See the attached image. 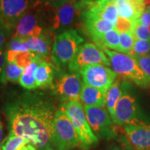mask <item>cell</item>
<instances>
[{"label": "cell", "mask_w": 150, "mask_h": 150, "mask_svg": "<svg viewBox=\"0 0 150 150\" xmlns=\"http://www.w3.org/2000/svg\"><path fill=\"white\" fill-rule=\"evenodd\" d=\"M57 110L53 100L41 92L15 95L3 107L9 135L23 137L38 150H45L50 145Z\"/></svg>", "instance_id": "cell-1"}, {"label": "cell", "mask_w": 150, "mask_h": 150, "mask_svg": "<svg viewBox=\"0 0 150 150\" xmlns=\"http://www.w3.org/2000/svg\"><path fill=\"white\" fill-rule=\"evenodd\" d=\"M104 52L109 59L112 70L117 75L142 88H150V76L142 71L132 56L106 48Z\"/></svg>", "instance_id": "cell-2"}, {"label": "cell", "mask_w": 150, "mask_h": 150, "mask_svg": "<svg viewBox=\"0 0 150 150\" xmlns=\"http://www.w3.org/2000/svg\"><path fill=\"white\" fill-rule=\"evenodd\" d=\"M50 145L56 150H72L81 145L72 122L61 106L54 118Z\"/></svg>", "instance_id": "cell-3"}, {"label": "cell", "mask_w": 150, "mask_h": 150, "mask_svg": "<svg viewBox=\"0 0 150 150\" xmlns=\"http://www.w3.org/2000/svg\"><path fill=\"white\" fill-rule=\"evenodd\" d=\"M61 107L72 122L82 148L87 150L97 145L99 140L90 127L81 103L79 101L67 102L62 104Z\"/></svg>", "instance_id": "cell-4"}, {"label": "cell", "mask_w": 150, "mask_h": 150, "mask_svg": "<svg viewBox=\"0 0 150 150\" xmlns=\"http://www.w3.org/2000/svg\"><path fill=\"white\" fill-rule=\"evenodd\" d=\"M83 39L74 29H67L54 39L51 59L58 66L68 65L76 54Z\"/></svg>", "instance_id": "cell-5"}, {"label": "cell", "mask_w": 150, "mask_h": 150, "mask_svg": "<svg viewBox=\"0 0 150 150\" xmlns=\"http://www.w3.org/2000/svg\"><path fill=\"white\" fill-rule=\"evenodd\" d=\"M128 82H122V93L115 108V124L120 126L145 125L136 99L130 92Z\"/></svg>", "instance_id": "cell-6"}, {"label": "cell", "mask_w": 150, "mask_h": 150, "mask_svg": "<svg viewBox=\"0 0 150 150\" xmlns=\"http://www.w3.org/2000/svg\"><path fill=\"white\" fill-rule=\"evenodd\" d=\"M84 110L90 127L98 139L111 140L117 136L115 123L105 107L84 105Z\"/></svg>", "instance_id": "cell-7"}, {"label": "cell", "mask_w": 150, "mask_h": 150, "mask_svg": "<svg viewBox=\"0 0 150 150\" xmlns=\"http://www.w3.org/2000/svg\"><path fill=\"white\" fill-rule=\"evenodd\" d=\"M93 65L110 66L109 59L104 52L92 43H85L80 46L68 64V68L71 72H80L83 67Z\"/></svg>", "instance_id": "cell-8"}, {"label": "cell", "mask_w": 150, "mask_h": 150, "mask_svg": "<svg viewBox=\"0 0 150 150\" xmlns=\"http://www.w3.org/2000/svg\"><path fill=\"white\" fill-rule=\"evenodd\" d=\"M83 83L79 72H71L62 75L52 86L53 94L64 103L80 100Z\"/></svg>", "instance_id": "cell-9"}, {"label": "cell", "mask_w": 150, "mask_h": 150, "mask_svg": "<svg viewBox=\"0 0 150 150\" xmlns=\"http://www.w3.org/2000/svg\"><path fill=\"white\" fill-rule=\"evenodd\" d=\"M79 73L84 84L107 91L117 78V74L113 70L103 65L86 66Z\"/></svg>", "instance_id": "cell-10"}, {"label": "cell", "mask_w": 150, "mask_h": 150, "mask_svg": "<svg viewBox=\"0 0 150 150\" xmlns=\"http://www.w3.org/2000/svg\"><path fill=\"white\" fill-rule=\"evenodd\" d=\"M85 5L86 0H66L59 7L53 9L51 29L59 31L72 24L79 12L84 8Z\"/></svg>", "instance_id": "cell-11"}, {"label": "cell", "mask_w": 150, "mask_h": 150, "mask_svg": "<svg viewBox=\"0 0 150 150\" xmlns=\"http://www.w3.org/2000/svg\"><path fill=\"white\" fill-rule=\"evenodd\" d=\"M83 16L102 19L115 25L119 17L117 0H86Z\"/></svg>", "instance_id": "cell-12"}, {"label": "cell", "mask_w": 150, "mask_h": 150, "mask_svg": "<svg viewBox=\"0 0 150 150\" xmlns=\"http://www.w3.org/2000/svg\"><path fill=\"white\" fill-rule=\"evenodd\" d=\"M48 32L42 25L40 16L35 13H26L16 23V31L13 37L28 38L40 36Z\"/></svg>", "instance_id": "cell-13"}, {"label": "cell", "mask_w": 150, "mask_h": 150, "mask_svg": "<svg viewBox=\"0 0 150 150\" xmlns=\"http://www.w3.org/2000/svg\"><path fill=\"white\" fill-rule=\"evenodd\" d=\"M31 4V0H0V16L5 23L16 24Z\"/></svg>", "instance_id": "cell-14"}, {"label": "cell", "mask_w": 150, "mask_h": 150, "mask_svg": "<svg viewBox=\"0 0 150 150\" xmlns=\"http://www.w3.org/2000/svg\"><path fill=\"white\" fill-rule=\"evenodd\" d=\"M125 133L129 141L137 150H150V125H127Z\"/></svg>", "instance_id": "cell-15"}, {"label": "cell", "mask_w": 150, "mask_h": 150, "mask_svg": "<svg viewBox=\"0 0 150 150\" xmlns=\"http://www.w3.org/2000/svg\"><path fill=\"white\" fill-rule=\"evenodd\" d=\"M106 94L107 91L106 90L97 88L83 83L80 95V100L87 106L105 107Z\"/></svg>", "instance_id": "cell-16"}, {"label": "cell", "mask_w": 150, "mask_h": 150, "mask_svg": "<svg viewBox=\"0 0 150 150\" xmlns=\"http://www.w3.org/2000/svg\"><path fill=\"white\" fill-rule=\"evenodd\" d=\"M30 51L42 58H47L51 55V40L48 33L41 35L40 36L31 37L26 38Z\"/></svg>", "instance_id": "cell-17"}, {"label": "cell", "mask_w": 150, "mask_h": 150, "mask_svg": "<svg viewBox=\"0 0 150 150\" xmlns=\"http://www.w3.org/2000/svg\"><path fill=\"white\" fill-rule=\"evenodd\" d=\"M54 65L43 60L40 62L35 73V78L38 88H48L53 85L54 76Z\"/></svg>", "instance_id": "cell-18"}, {"label": "cell", "mask_w": 150, "mask_h": 150, "mask_svg": "<svg viewBox=\"0 0 150 150\" xmlns=\"http://www.w3.org/2000/svg\"><path fill=\"white\" fill-rule=\"evenodd\" d=\"M83 16L84 24L88 33L92 38L102 33L108 32L115 29V25L102 19L94 18L91 16Z\"/></svg>", "instance_id": "cell-19"}, {"label": "cell", "mask_w": 150, "mask_h": 150, "mask_svg": "<svg viewBox=\"0 0 150 150\" xmlns=\"http://www.w3.org/2000/svg\"><path fill=\"white\" fill-rule=\"evenodd\" d=\"M44 58L36 54L34 59L30 65L24 68V72L19 80V83L24 89L32 91L38 88L36 81L35 78V73L40 62L43 61Z\"/></svg>", "instance_id": "cell-20"}, {"label": "cell", "mask_w": 150, "mask_h": 150, "mask_svg": "<svg viewBox=\"0 0 150 150\" xmlns=\"http://www.w3.org/2000/svg\"><path fill=\"white\" fill-rule=\"evenodd\" d=\"M122 90V83L119 79H116L108 90L106 94V107L112 120L115 124V108L118 100L120 98Z\"/></svg>", "instance_id": "cell-21"}, {"label": "cell", "mask_w": 150, "mask_h": 150, "mask_svg": "<svg viewBox=\"0 0 150 150\" xmlns=\"http://www.w3.org/2000/svg\"><path fill=\"white\" fill-rule=\"evenodd\" d=\"M93 39L99 47L120 51V33L115 29L99 34Z\"/></svg>", "instance_id": "cell-22"}, {"label": "cell", "mask_w": 150, "mask_h": 150, "mask_svg": "<svg viewBox=\"0 0 150 150\" xmlns=\"http://www.w3.org/2000/svg\"><path fill=\"white\" fill-rule=\"evenodd\" d=\"M36 54L31 52H13L7 50L5 52V61L14 63L24 69L31 64Z\"/></svg>", "instance_id": "cell-23"}, {"label": "cell", "mask_w": 150, "mask_h": 150, "mask_svg": "<svg viewBox=\"0 0 150 150\" xmlns=\"http://www.w3.org/2000/svg\"><path fill=\"white\" fill-rule=\"evenodd\" d=\"M24 69L18 66L14 63H6L4 73V82L11 81L12 83H18L23 74Z\"/></svg>", "instance_id": "cell-24"}, {"label": "cell", "mask_w": 150, "mask_h": 150, "mask_svg": "<svg viewBox=\"0 0 150 150\" xmlns=\"http://www.w3.org/2000/svg\"><path fill=\"white\" fill-rule=\"evenodd\" d=\"M29 143V140L23 137L9 135L1 142L0 150H20L24 145Z\"/></svg>", "instance_id": "cell-25"}, {"label": "cell", "mask_w": 150, "mask_h": 150, "mask_svg": "<svg viewBox=\"0 0 150 150\" xmlns=\"http://www.w3.org/2000/svg\"><path fill=\"white\" fill-rule=\"evenodd\" d=\"M135 40L134 34L132 33H120V51L123 54H130L134 49Z\"/></svg>", "instance_id": "cell-26"}, {"label": "cell", "mask_w": 150, "mask_h": 150, "mask_svg": "<svg viewBox=\"0 0 150 150\" xmlns=\"http://www.w3.org/2000/svg\"><path fill=\"white\" fill-rule=\"evenodd\" d=\"M136 22L131 21L122 17H118L117 22L115 24V29L119 33H134Z\"/></svg>", "instance_id": "cell-27"}, {"label": "cell", "mask_w": 150, "mask_h": 150, "mask_svg": "<svg viewBox=\"0 0 150 150\" xmlns=\"http://www.w3.org/2000/svg\"><path fill=\"white\" fill-rule=\"evenodd\" d=\"M13 52H31L26 40V38L19 37H13L8 43V49Z\"/></svg>", "instance_id": "cell-28"}, {"label": "cell", "mask_w": 150, "mask_h": 150, "mask_svg": "<svg viewBox=\"0 0 150 150\" xmlns=\"http://www.w3.org/2000/svg\"><path fill=\"white\" fill-rule=\"evenodd\" d=\"M66 0H31L33 8H50L54 9L59 7Z\"/></svg>", "instance_id": "cell-29"}, {"label": "cell", "mask_w": 150, "mask_h": 150, "mask_svg": "<svg viewBox=\"0 0 150 150\" xmlns=\"http://www.w3.org/2000/svg\"><path fill=\"white\" fill-rule=\"evenodd\" d=\"M150 52V41L140 40L136 39L134 49L130 54H136L139 55H145Z\"/></svg>", "instance_id": "cell-30"}, {"label": "cell", "mask_w": 150, "mask_h": 150, "mask_svg": "<svg viewBox=\"0 0 150 150\" xmlns=\"http://www.w3.org/2000/svg\"><path fill=\"white\" fill-rule=\"evenodd\" d=\"M130 55L134 58L142 71L150 76V58L149 56L147 54L139 55V54H130Z\"/></svg>", "instance_id": "cell-31"}, {"label": "cell", "mask_w": 150, "mask_h": 150, "mask_svg": "<svg viewBox=\"0 0 150 150\" xmlns=\"http://www.w3.org/2000/svg\"><path fill=\"white\" fill-rule=\"evenodd\" d=\"M134 34L137 40L150 41V30L136 22Z\"/></svg>", "instance_id": "cell-32"}, {"label": "cell", "mask_w": 150, "mask_h": 150, "mask_svg": "<svg viewBox=\"0 0 150 150\" xmlns=\"http://www.w3.org/2000/svg\"><path fill=\"white\" fill-rule=\"evenodd\" d=\"M10 31L11 30L9 24H4L0 26V50L4 48V46Z\"/></svg>", "instance_id": "cell-33"}, {"label": "cell", "mask_w": 150, "mask_h": 150, "mask_svg": "<svg viewBox=\"0 0 150 150\" xmlns=\"http://www.w3.org/2000/svg\"><path fill=\"white\" fill-rule=\"evenodd\" d=\"M5 63V53L4 52V49H1L0 50V85L5 83L4 79Z\"/></svg>", "instance_id": "cell-34"}, {"label": "cell", "mask_w": 150, "mask_h": 150, "mask_svg": "<svg viewBox=\"0 0 150 150\" xmlns=\"http://www.w3.org/2000/svg\"><path fill=\"white\" fill-rule=\"evenodd\" d=\"M136 22H138V24H141L143 27H145L149 29L150 27V16L148 11L145 10V12L140 17V18L138 20H137Z\"/></svg>", "instance_id": "cell-35"}, {"label": "cell", "mask_w": 150, "mask_h": 150, "mask_svg": "<svg viewBox=\"0 0 150 150\" xmlns=\"http://www.w3.org/2000/svg\"><path fill=\"white\" fill-rule=\"evenodd\" d=\"M106 150H127L124 145L122 141L120 138V144L112 143L109 145L106 148Z\"/></svg>", "instance_id": "cell-36"}, {"label": "cell", "mask_w": 150, "mask_h": 150, "mask_svg": "<svg viewBox=\"0 0 150 150\" xmlns=\"http://www.w3.org/2000/svg\"><path fill=\"white\" fill-rule=\"evenodd\" d=\"M120 139L122 141L124 145H125L127 150H137L134 147V146L131 145V142L129 141L128 138H127V137H125V136H121Z\"/></svg>", "instance_id": "cell-37"}, {"label": "cell", "mask_w": 150, "mask_h": 150, "mask_svg": "<svg viewBox=\"0 0 150 150\" xmlns=\"http://www.w3.org/2000/svg\"><path fill=\"white\" fill-rule=\"evenodd\" d=\"M20 150H37V149L33 145L27 144V145H24V147H22Z\"/></svg>", "instance_id": "cell-38"}, {"label": "cell", "mask_w": 150, "mask_h": 150, "mask_svg": "<svg viewBox=\"0 0 150 150\" xmlns=\"http://www.w3.org/2000/svg\"><path fill=\"white\" fill-rule=\"evenodd\" d=\"M2 138H3V124L1 122V118H0V145L2 142Z\"/></svg>", "instance_id": "cell-39"}, {"label": "cell", "mask_w": 150, "mask_h": 150, "mask_svg": "<svg viewBox=\"0 0 150 150\" xmlns=\"http://www.w3.org/2000/svg\"><path fill=\"white\" fill-rule=\"evenodd\" d=\"M45 150H56V149H54V148L52 147V146L51 145H50L47 146V147L46 148Z\"/></svg>", "instance_id": "cell-40"}, {"label": "cell", "mask_w": 150, "mask_h": 150, "mask_svg": "<svg viewBox=\"0 0 150 150\" xmlns=\"http://www.w3.org/2000/svg\"><path fill=\"white\" fill-rule=\"evenodd\" d=\"M6 24V23H5L4 21L3 18H1V16H0V26L2 25V24Z\"/></svg>", "instance_id": "cell-41"}, {"label": "cell", "mask_w": 150, "mask_h": 150, "mask_svg": "<svg viewBox=\"0 0 150 150\" xmlns=\"http://www.w3.org/2000/svg\"><path fill=\"white\" fill-rule=\"evenodd\" d=\"M147 10H150V5L148 6V8H147Z\"/></svg>", "instance_id": "cell-42"}, {"label": "cell", "mask_w": 150, "mask_h": 150, "mask_svg": "<svg viewBox=\"0 0 150 150\" xmlns=\"http://www.w3.org/2000/svg\"><path fill=\"white\" fill-rule=\"evenodd\" d=\"M147 11H148V13H149V16H150V10H147Z\"/></svg>", "instance_id": "cell-43"}, {"label": "cell", "mask_w": 150, "mask_h": 150, "mask_svg": "<svg viewBox=\"0 0 150 150\" xmlns=\"http://www.w3.org/2000/svg\"><path fill=\"white\" fill-rule=\"evenodd\" d=\"M147 55H148V56H149V57L150 58V52H149V54H147Z\"/></svg>", "instance_id": "cell-44"}, {"label": "cell", "mask_w": 150, "mask_h": 150, "mask_svg": "<svg viewBox=\"0 0 150 150\" xmlns=\"http://www.w3.org/2000/svg\"><path fill=\"white\" fill-rule=\"evenodd\" d=\"M149 30H150V27H149Z\"/></svg>", "instance_id": "cell-45"}]
</instances>
